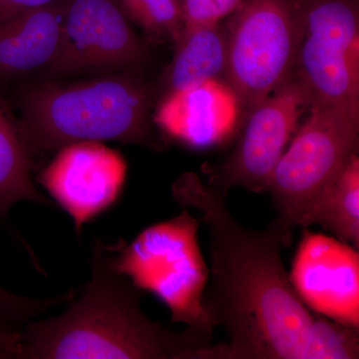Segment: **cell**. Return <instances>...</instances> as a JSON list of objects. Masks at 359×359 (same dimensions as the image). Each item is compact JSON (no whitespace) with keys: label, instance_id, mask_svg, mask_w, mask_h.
<instances>
[{"label":"cell","instance_id":"cell-14","mask_svg":"<svg viewBox=\"0 0 359 359\" xmlns=\"http://www.w3.org/2000/svg\"><path fill=\"white\" fill-rule=\"evenodd\" d=\"M175 45L173 61L164 77L165 95L218 79L226 72V34L219 25L184 30Z\"/></svg>","mask_w":359,"mask_h":359},{"label":"cell","instance_id":"cell-2","mask_svg":"<svg viewBox=\"0 0 359 359\" xmlns=\"http://www.w3.org/2000/svg\"><path fill=\"white\" fill-rule=\"evenodd\" d=\"M143 297L112 269L98 241L83 292L57 318L26 323L21 359H208L212 332H177L156 323L142 309Z\"/></svg>","mask_w":359,"mask_h":359},{"label":"cell","instance_id":"cell-6","mask_svg":"<svg viewBox=\"0 0 359 359\" xmlns=\"http://www.w3.org/2000/svg\"><path fill=\"white\" fill-rule=\"evenodd\" d=\"M231 15L224 74L248 114L294 73L301 11L299 0H244Z\"/></svg>","mask_w":359,"mask_h":359},{"label":"cell","instance_id":"cell-21","mask_svg":"<svg viewBox=\"0 0 359 359\" xmlns=\"http://www.w3.org/2000/svg\"><path fill=\"white\" fill-rule=\"evenodd\" d=\"M57 1L60 0H0V22L23 11Z\"/></svg>","mask_w":359,"mask_h":359},{"label":"cell","instance_id":"cell-7","mask_svg":"<svg viewBox=\"0 0 359 359\" xmlns=\"http://www.w3.org/2000/svg\"><path fill=\"white\" fill-rule=\"evenodd\" d=\"M299 6L294 74L313 103L359 114V0H299Z\"/></svg>","mask_w":359,"mask_h":359},{"label":"cell","instance_id":"cell-5","mask_svg":"<svg viewBox=\"0 0 359 359\" xmlns=\"http://www.w3.org/2000/svg\"><path fill=\"white\" fill-rule=\"evenodd\" d=\"M269 179L275 229L285 247L316 198L358 153L359 114L313 103Z\"/></svg>","mask_w":359,"mask_h":359},{"label":"cell","instance_id":"cell-12","mask_svg":"<svg viewBox=\"0 0 359 359\" xmlns=\"http://www.w3.org/2000/svg\"><path fill=\"white\" fill-rule=\"evenodd\" d=\"M241 114L235 91L218 78L164 95L154 120L172 138L193 147H207L230 136Z\"/></svg>","mask_w":359,"mask_h":359},{"label":"cell","instance_id":"cell-3","mask_svg":"<svg viewBox=\"0 0 359 359\" xmlns=\"http://www.w3.org/2000/svg\"><path fill=\"white\" fill-rule=\"evenodd\" d=\"M152 90L131 70L74 83H42L20 97L18 127L30 158L83 141L157 147Z\"/></svg>","mask_w":359,"mask_h":359},{"label":"cell","instance_id":"cell-9","mask_svg":"<svg viewBox=\"0 0 359 359\" xmlns=\"http://www.w3.org/2000/svg\"><path fill=\"white\" fill-rule=\"evenodd\" d=\"M147 58V47L117 0H67L58 54L43 76L108 74L131 70Z\"/></svg>","mask_w":359,"mask_h":359},{"label":"cell","instance_id":"cell-17","mask_svg":"<svg viewBox=\"0 0 359 359\" xmlns=\"http://www.w3.org/2000/svg\"><path fill=\"white\" fill-rule=\"evenodd\" d=\"M129 21L157 39L176 43L184 29L180 0H117Z\"/></svg>","mask_w":359,"mask_h":359},{"label":"cell","instance_id":"cell-22","mask_svg":"<svg viewBox=\"0 0 359 359\" xmlns=\"http://www.w3.org/2000/svg\"><path fill=\"white\" fill-rule=\"evenodd\" d=\"M180 1H181V0H180Z\"/></svg>","mask_w":359,"mask_h":359},{"label":"cell","instance_id":"cell-15","mask_svg":"<svg viewBox=\"0 0 359 359\" xmlns=\"http://www.w3.org/2000/svg\"><path fill=\"white\" fill-rule=\"evenodd\" d=\"M318 224L332 231L339 242L359 247V158L358 154L316 198L302 219L301 228Z\"/></svg>","mask_w":359,"mask_h":359},{"label":"cell","instance_id":"cell-20","mask_svg":"<svg viewBox=\"0 0 359 359\" xmlns=\"http://www.w3.org/2000/svg\"><path fill=\"white\" fill-rule=\"evenodd\" d=\"M20 332L7 327L0 320V359H21Z\"/></svg>","mask_w":359,"mask_h":359},{"label":"cell","instance_id":"cell-4","mask_svg":"<svg viewBox=\"0 0 359 359\" xmlns=\"http://www.w3.org/2000/svg\"><path fill=\"white\" fill-rule=\"evenodd\" d=\"M198 221L184 211L176 218L149 226L133 242L104 245L108 262L143 292L166 304L172 323L212 332L204 306L208 269L198 243Z\"/></svg>","mask_w":359,"mask_h":359},{"label":"cell","instance_id":"cell-10","mask_svg":"<svg viewBox=\"0 0 359 359\" xmlns=\"http://www.w3.org/2000/svg\"><path fill=\"white\" fill-rule=\"evenodd\" d=\"M126 173V161L119 152L101 142L83 141L59 149L39 181L80 231L117 201Z\"/></svg>","mask_w":359,"mask_h":359},{"label":"cell","instance_id":"cell-16","mask_svg":"<svg viewBox=\"0 0 359 359\" xmlns=\"http://www.w3.org/2000/svg\"><path fill=\"white\" fill-rule=\"evenodd\" d=\"M32 168L18 120L0 103V219L23 201L52 205L33 183Z\"/></svg>","mask_w":359,"mask_h":359},{"label":"cell","instance_id":"cell-8","mask_svg":"<svg viewBox=\"0 0 359 359\" xmlns=\"http://www.w3.org/2000/svg\"><path fill=\"white\" fill-rule=\"evenodd\" d=\"M313 98L301 78L292 76L248 113L229 157L209 170L208 185L228 195L233 188L266 192L269 179Z\"/></svg>","mask_w":359,"mask_h":359},{"label":"cell","instance_id":"cell-18","mask_svg":"<svg viewBox=\"0 0 359 359\" xmlns=\"http://www.w3.org/2000/svg\"><path fill=\"white\" fill-rule=\"evenodd\" d=\"M74 294L72 290L54 299H36L21 297L0 287V320L7 327L20 332V328L32 318L45 313L52 306L69 302Z\"/></svg>","mask_w":359,"mask_h":359},{"label":"cell","instance_id":"cell-11","mask_svg":"<svg viewBox=\"0 0 359 359\" xmlns=\"http://www.w3.org/2000/svg\"><path fill=\"white\" fill-rule=\"evenodd\" d=\"M290 278L309 309L358 328V250L306 230Z\"/></svg>","mask_w":359,"mask_h":359},{"label":"cell","instance_id":"cell-19","mask_svg":"<svg viewBox=\"0 0 359 359\" xmlns=\"http://www.w3.org/2000/svg\"><path fill=\"white\" fill-rule=\"evenodd\" d=\"M244 0H181L184 30L205 25H217L231 15Z\"/></svg>","mask_w":359,"mask_h":359},{"label":"cell","instance_id":"cell-1","mask_svg":"<svg viewBox=\"0 0 359 359\" xmlns=\"http://www.w3.org/2000/svg\"><path fill=\"white\" fill-rule=\"evenodd\" d=\"M175 200L202 215L210 237L212 278L204 306L228 341L210 359H328L337 321L302 301L285 271L280 233L233 218L226 195L188 172L172 186Z\"/></svg>","mask_w":359,"mask_h":359},{"label":"cell","instance_id":"cell-13","mask_svg":"<svg viewBox=\"0 0 359 359\" xmlns=\"http://www.w3.org/2000/svg\"><path fill=\"white\" fill-rule=\"evenodd\" d=\"M67 0L23 11L0 22V80L42 74L60 47Z\"/></svg>","mask_w":359,"mask_h":359}]
</instances>
